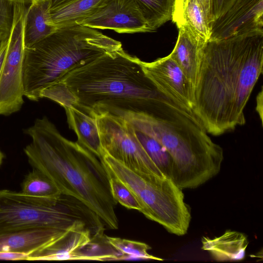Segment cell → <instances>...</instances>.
I'll use <instances>...</instances> for the list:
<instances>
[{"instance_id": "obj_1", "label": "cell", "mask_w": 263, "mask_h": 263, "mask_svg": "<svg viewBox=\"0 0 263 263\" xmlns=\"http://www.w3.org/2000/svg\"><path fill=\"white\" fill-rule=\"evenodd\" d=\"M262 64L263 31L206 42L192 111L208 133L218 136L245 123L244 109Z\"/></svg>"}, {"instance_id": "obj_2", "label": "cell", "mask_w": 263, "mask_h": 263, "mask_svg": "<svg viewBox=\"0 0 263 263\" xmlns=\"http://www.w3.org/2000/svg\"><path fill=\"white\" fill-rule=\"evenodd\" d=\"M40 97L96 117L122 112L149 113L158 102L171 100L145 75L141 60L122 47L71 70L43 89Z\"/></svg>"}, {"instance_id": "obj_3", "label": "cell", "mask_w": 263, "mask_h": 263, "mask_svg": "<svg viewBox=\"0 0 263 263\" xmlns=\"http://www.w3.org/2000/svg\"><path fill=\"white\" fill-rule=\"evenodd\" d=\"M26 133L31 142L24 149L28 162L50 179L63 194L74 197L117 230V202L101 160L78 141L63 136L46 117L35 120Z\"/></svg>"}, {"instance_id": "obj_4", "label": "cell", "mask_w": 263, "mask_h": 263, "mask_svg": "<svg viewBox=\"0 0 263 263\" xmlns=\"http://www.w3.org/2000/svg\"><path fill=\"white\" fill-rule=\"evenodd\" d=\"M117 116L167 150L174 162L172 179L182 190L197 188L219 173L222 147L212 140L193 114L173 101L159 102L149 113L122 112Z\"/></svg>"}, {"instance_id": "obj_5", "label": "cell", "mask_w": 263, "mask_h": 263, "mask_svg": "<svg viewBox=\"0 0 263 263\" xmlns=\"http://www.w3.org/2000/svg\"><path fill=\"white\" fill-rule=\"evenodd\" d=\"M122 47L121 42L97 29L81 25L58 28L44 39L25 48L24 96L37 101L43 89L58 83L71 70Z\"/></svg>"}, {"instance_id": "obj_6", "label": "cell", "mask_w": 263, "mask_h": 263, "mask_svg": "<svg viewBox=\"0 0 263 263\" xmlns=\"http://www.w3.org/2000/svg\"><path fill=\"white\" fill-rule=\"evenodd\" d=\"M38 228L88 230L98 237L105 235L101 218L74 197L62 194L40 198L0 190V234Z\"/></svg>"}, {"instance_id": "obj_7", "label": "cell", "mask_w": 263, "mask_h": 263, "mask_svg": "<svg viewBox=\"0 0 263 263\" xmlns=\"http://www.w3.org/2000/svg\"><path fill=\"white\" fill-rule=\"evenodd\" d=\"M101 160L105 167L132 193L148 219L168 232L186 234L191 214L182 189L170 178L134 171L104 153Z\"/></svg>"}, {"instance_id": "obj_8", "label": "cell", "mask_w": 263, "mask_h": 263, "mask_svg": "<svg viewBox=\"0 0 263 263\" xmlns=\"http://www.w3.org/2000/svg\"><path fill=\"white\" fill-rule=\"evenodd\" d=\"M26 4L23 0H16L14 3L12 26L0 73V115L7 116L17 112L24 103V24Z\"/></svg>"}, {"instance_id": "obj_9", "label": "cell", "mask_w": 263, "mask_h": 263, "mask_svg": "<svg viewBox=\"0 0 263 263\" xmlns=\"http://www.w3.org/2000/svg\"><path fill=\"white\" fill-rule=\"evenodd\" d=\"M97 123L105 154L134 171L164 176L123 118L104 114L97 116Z\"/></svg>"}, {"instance_id": "obj_10", "label": "cell", "mask_w": 263, "mask_h": 263, "mask_svg": "<svg viewBox=\"0 0 263 263\" xmlns=\"http://www.w3.org/2000/svg\"><path fill=\"white\" fill-rule=\"evenodd\" d=\"M77 25L119 33L148 32V26L135 0H105L91 15Z\"/></svg>"}, {"instance_id": "obj_11", "label": "cell", "mask_w": 263, "mask_h": 263, "mask_svg": "<svg viewBox=\"0 0 263 263\" xmlns=\"http://www.w3.org/2000/svg\"><path fill=\"white\" fill-rule=\"evenodd\" d=\"M148 78L164 96L192 112L194 89L170 54L151 62L141 61Z\"/></svg>"}, {"instance_id": "obj_12", "label": "cell", "mask_w": 263, "mask_h": 263, "mask_svg": "<svg viewBox=\"0 0 263 263\" xmlns=\"http://www.w3.org/2000/svg\"><path fill=\"white\" fill-rule=\"evenodd\" d=\"M209 41H220L255 31H263V0H234L210 24Z\"/></svg>"}, {"instance_id": "obj_13", "label": "cell", "mask_w": 263, "mask_h": 263, "mask_svg": "<svg viewBox=\"0 0 263 263\" xmlns=\"http://www.w3.org/2000/svg\"><path fill=\"white\" fill-rule=\"evenodd\" d=\"M53 228L26 229L0 234V252H15L28 256L76 231Z\"/></svg>"}, {"instance_id": "obj_14", "label": "cell", "mask_w": 263, "mask_h": 263, "mask_svg": "<svg viewBox=\"0 0 263 263\" xmlns=\"http://www.w3.org/2000/svg\"><path fill=\"white\" fill-rule=\"evenodd\" d=\"M176 45L170 54L195 89L203 48L206 42L185 25L178 28Z\"/></svg>"}, {"instance_id": "obj_15", "label": "cell", "mask_w": 263, "mask_h": 263, "mask_svg": "<svg viewBox=\"0 0 263 263\" xmlns=\"http://www.w3.org/2000/svg\"><path fill=\"white\" fill-rule=\"evenodd\" d=\"M201 249L218 261H239L244 259L249 244L245 234L231 230L221 235L211 238L203 237Z\"/></svg>"}, {"instance_id": "obj_16", "label": "cell", "mask_w": 263, "mask_h": 263, "mask_svg": "<svg viewBox=\"0 0 263 263\" xmlns=\"http://www.w3.org/2000/svg\"><path fill=\"white\" fill-rule=\"evenodd\" d=\"M50 0H32L27 7L24 24L25 48L29 47L55 32L50 18Z\"/></svg>"}, {"instance_id": "obj_17", "label": "cell", "mask_w": 263, "mask_h": 263, "mask_svg": "<svg viewBox=\"0 0 263 263\" xmlns=\"http://www.w3.org/2000/svg\"><path fill=\"white\" fill-rule=\"evenodd\" d=\"M69 127L76 134L78 142L100 160L104 154L97 123V117L74 107L64 108Z\"/></svg>"}, {"instance_id": "obj_18", "label": "cell", "mask_w": 263, "mask_h": 263, "mask_svg": "<svg viewBox=\"0 0 263 263\" xmlns=\"http://www.w3.org/2000/svg\"><path fill=\"white\" fill-rule=\"evenodd\" d=\"M105 0H72L50 10L51 22L58 28L77 25L97 10Z\"/></svg>"}, {"instance_id": "obj_19", "label": "cell", "mask_w": 263, "mask_h": 263, "mask_svg": "<svg viewBox=\"0 0 263 263\" xmlns=\"http://www.w3.org/2000/svg\"><path fill=\"white\" fill-rule=\"evenodd\" d=\"M173 22L178 28L186 26L195 35L206 42L210 40V25L199 0H187L180 15Z\"/></svg>"}, {"instance_id": "obj_20", "label": "cell", "mask_w": 263, "mask_h": 263, "mask_svg": "<svg viewBox=\"0 0 263 263\" xmlns=\"http://www.w3.org/2000/svg\"><path fill=\"white\" fill-rule=\"evenodd\" d=\"M153 31L172 20L175 0H135Z\"/></svg>"}, {"instance_id": "obj_21", "label": "cell", "mask_w": 263, "mask_h": 263, "mask_svg": "<svg viewBox=\"0 0 263 263\" xmlns=\"http://www.w3.org/2000/svg\"><path fill=\"white\" fill-rule=\"evenodd\" d=\"M134 130L148 155L162 174L165 177L172 179L174 162L167 150L149 136L135 129Z\"/></svg>"}, {"instance_id": "obj_22", "label": "cell", "mask_w": 263, "mask_h": 263, "mask_svg": "<svg viewBox=\"0 0 263 263\" xmlns=\"http://www.w3.org/2000/svg\"><path fill=\"white\" fill-rule=\"evenodd\" d=\"M23 193L40 198H55L62 194L55 183L39 170L33 167L21 184Z\"/></svg>"}, {"instance_id": "obj_23", "label": "cell", "mask_w": 263, "mask_h": 263, "mask_svg": "<svg viewBox=\"0 0 263 263\" xmlns=\"http://www.w3.org/2000/svg\"><path fill=\"white\" fill-rule=\"evenodd\" d=\"M107 242L122 255V259H140L163 260L148 253L151 248L145 243L105 236Z\"/></svg>"}, {"instance_id": "obj_24", "label": "cell", "mask_w": 263, "mask_h": 263, "mask_svg": "<svg viewBox=\"0 0 263 263\" xmlns=\"http://www.w3.org/2000/svg\"><path fill=\"white\" fill-rule=\"evenodd\" d=\"M106 170L109 176L111 193L115 200L128 209L136 210L140 212L141 207L130 190Z\"/></svg>"}, {"instance_id": "obj_25", "label": "cell", "mask_w": 263, "mask_h": 263, "mask_svg": "<svg viewBox=\"0 0 263 263\" xmlns=\"http://www.w3.org/2000/svg\"><path fill=\"white\" fill-rule=\"evenodd\" d=\"M16 1L0 0V41L7 39L10 34Z\"/></svg>"}, {"instance_id": "obj_26", "label": "cell", "mask_w": 263, "mask_h": 263, "mask_svg": "<svg viewBox=\"0 0 263 263\" xmlns=\"http://www.w3.org/2000/svg\"><path fill=\"white\" fill-rule=\"evenodd\" d=\"M203 7L207 21L209 24L211 19V0H199ZM187 0H175L174 9L172 16V21L176 20L180 15L183 8Z\"/></svg>"}, {"instance_id": "obj_27", "label": "cell", "mask_w": 263, "mask_h": 263, "mask_svg": "<svg viewBox=\"0 0 263 263\" xmlns=\"http://www.w3.org/2000/svg\"><path fill=\"white\" fill-rule=\"evenodd\" d=\"M211 1V23L229 8L234 0Z\"/></svg>"}, {"instance_id": "obj_28", "label": "cell", "mask_w": 263, "mask_h": 263, "mask_svg": "<svg viewBox=\"0 0 263 263\" xmlns=\"http://www.w3.org/2000/svg\"><path fill=\"white\" fill-rule=\"evenodd\" d=\"M262 89L258 93L256 97V110L259 114L261 123H262Z\"/></svg>"}, {"instance_id": "obj_29", "label": "cell", "mask_w": 263, "mask_h": 263, "mask_svg": "<svg viewBox=\"0 0 263 263\" xmlns=\"http://www.w3.org/2000/svg\"><path fill=\"white\" fill-rule=\"evenodd\" d=\"M8 39L3 40L1 42L0 46V73L2 68L3 62L5 59L7 45H8Z\"/></svg>"}, {"instance_id": "obj_30", "label": "cell", "mask_w": 263, "mask_h": 263, "mask_svg": "<svg viewBox=\"0 0 263 263\" xmlns=\"http://www.w3.org/2000/svg\"><path fill=\"white\" fill-rule=\"evenodd\" d=\"M72 0H50V10L62 6Z\"/></svg>"}, {"instance_id": "obj_31", "label": "cell", "mask_w": 263, "mask_h": 263, "mask_svg": "<svg viewBox=\"0 0 263 263\" xmlns=\"http://www.w3.org/2000/svg\"><path fill=\"white\" fill-rule=\"evenodd\" d=\"M4 158V155L2 152V151L0 150V166L1 165V164L3 162Z\"/></svg>"}, {"instance_id": "obj_32", "label": "cell", "mask_w": 263, "mask_h": 263, "mask_svg": "<svg viewBox=\"0 0 263 263\" xmlns=\"http://www.w3.org/2000/svg\"><path fill=\"white\" fill-rule=\"evenodd\" d=\"M27 3H30L32 0H24Z\"/></svg>"}, {"instance_id": "obj_33", "label": "cell", "mask_w": 263, "mask_h": 263, "mask_svg": "<svg viewBox=\"0 0 263 263\" xmlns=\"http://www.w3.org/2000/svg\"><path fill=\"white\" fill-rule=\"evenodd\" d=\"M1 42H2V41H0V46H1Z\"/></svg>"}]
</instances>
